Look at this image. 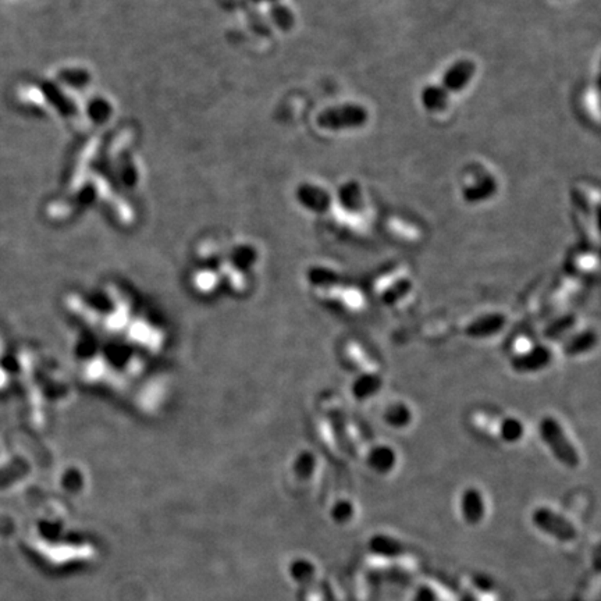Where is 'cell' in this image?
<instances>
[{"instance_id": "9c48e42d", "label": "cell", "mask_w": 601, "mask_h": 601, "mask_svg": "<svg viewBox=\"0 0 601 601\" xmlns=\"http://www.w3.org/2000/svg\"><path fill=\"white\" fill-rule=\"evenodd\" d=\"M368 550L376 557L393 560L407 554L408 546L394 536L386 533H376L368 540Z\"/></svg>"}, {"instance_id": "ba28073f", "label": "cell", "mask_w": 601, "mask_h": 601, "mask_svg": "<svg viewBox=\"0 0 601 601\" xmlns=\"http://www.w3.org/2000/svg\"><path fill=\"white\" fill-rule=\"evenodd\" d=\"M507 325V316L500 312H491L473 319L465 329V335L475 339H486L494 337L504 330Z\"/></svg>"}, {"instance_id": "52a82bcc", "label": "cell", "mask_w": 601, "mask_h": 601, "mask_svg": "<svg viewBox=\"0 0 601 601\" xmlns=\"http://www.w3.org/2000/svg\"><path fill=\"white\" fill-rule=\"evenodd\" d=\"M296 198L300 206L315 213H326L333 202L327 189L310 183H303L298 186L296 191Z\"/></svg>"}, {"instance_id": "30bf717a", "label": "cell", "mask_w": 601, "mask_h": 601, "mask_svg": "<svg viewBox=\"0 0 601 601\" xmlns=\"http://www.w3.org/2000/svg\"><path fill=\"white\" fill-rule=\"evenodd\" d=\"M397 459L395 450L386 444L372 447L366 456L368 466L378 475H388L395 468Z\"/></svg>"}, {"instance_id": "484cf974", "label": "cell", "mask_w": 601, "mask_h": 601, "mask_svg": "<svg viewBox=\"0 0 601 601\" xmlns=\"http://www.w3.org/2000/svg\"><path fill=\"white\" fill-rule=\"evenodd\" d=\"M60 81L67 86L81 89L89 84L91 75L84 69H67L60 73Z\"/></svg>"}, {"instance_id": "7402d4cb", "label": "cell", "mask_w": 601, "mask_h": 601, "mask_svg": "<svg viewBox=\"0 0 601 601\" xmlns=\"http://www.w3.org/2000/svg\"><path fill=\"white\" fill-rule=\"evenodd\" d=\"M112 112V105L105 98H94L86 106L88 117L98 124L106 123L111 118Z\"/></svg>"}, {"instance_id": "8992f818", "label": "cell", "mask_w": 601, "mask_h": 601, "mask_svg": "<svg viewBox=\"0 0 601 601\" xmlns=\"http://www.w3.org/2000/svg\"><path fill=\"white\" fill-rule=\"evenodd\" d=\"M476 74V64L469 59H461L451 64L449 70L443 74L442 86L449 94L462 92Z\"/></svg>"}, {"instance_id": "7a4b0ae2", "label": "cell", "mask_w": 601, "mask_h": 601, "mask_svg": "<svg viewBox=\"0 0 601 601\" xmlns=\"http://www.w3.org/2000/svg\"><path fill=\"white\" fill-rule=\"evenodd\" d=\"M530 522L539 532L560 543H572L579 537L576 526L560 512L546 505L536 507L530 512Z\"/></svg>"}, {"instance_id": "9a60e30c", "label": "cell", "mask_w": 601, "mask_h": 601, "mask_svg": "<svg viewBox=\"0 0 601 601\" xmlns=\"http://www.w3.org/2000/svg\"><path fill=\"white\" fill-rule=\"evenodd\" d=\"M384 423L393 429L401 430L411 425L413 419V413L411 408L404 403H395L383 413Z\"/></svg>"}, {"instance_id": "4316f807", "label": "cell", "mask_w": 601, "mask_h": 601, "mask_svg": "<svg viewBox=\"0 0 601 601\" xmlns=\"http://www.w3.org/2000/svg\"><path fill=\"white\" fill-rule=\"evenodd\" d=\"M575 322H576V318L573 316V315H565V316H561L560 319H557V320H554L547 329H546V335L544 336H547V337L550 338H557L560 337V336H563V333H566V332H569L573 326H575Z\"/></svg>"}, {"instance_id": "8fae6325", "label": "cell", "mask_w": 601, "mask_h": 601, "mask_svg": "<svg viewBox=\"0 0 601 601\" xmlns=\"http://www.w3.org/2000/svg\"><path fill=\"white\" fill-rule=\"evenodd\" d=\"M498 191V183L493 176L481 177L478 181L462 189V198L468 203H481L491 199Z\"/></svg>"}, {"instance_id": "2e32d148", "label": "cell", "mask_w": 601, "mask_h": 601, "mask_svg": "<svg viewBox=\"0 0 601 601\" xmlns=\"http://www.w3.org/2000/svg\"><path fill=\"white\" fill-rule=\"evenodd\" d=\"M338 199L348 212H359L364 208V195L361 186L355 181H348L338 189Z\"/></svg>"}, {"instance_id": "f546056e", "label": "cell", "mask_w": 601, "mask_h": 601, "mask_svg": "<svg viewBox=\"0 0 601 601\" xmlns=\"http://www.w3.org/2000/svg\"><path fill=\"white\" fill-rule=\"evenodd\" d=\"M461 601H478V599H476V597H475L473 595H471V593H466V595H465V596H464V597L461 599Z\"/></svg>"}, {"instance_id": "4fadbf2b", "label": "cell", "mask_w": 601, "mask_h": 601, "mask_svg": "<svg viewBox=\"0 0 601 601\" xmlns=\"http://www.w3.org/2000/svg\"><path fill=\"white\" fill-rule=\"evenodd\" d=\"M597 342H599L597 333L592 329H588V330H583V332L572 336L565 342L563 354L571 356V358L580 356V355H585V354L593 351L596 348Z\"/></svg>"}, {"instance_id": "3957f363", "label": "cell", "mask_w": 601, "mask_h": 601, "mask_svg": "<svg viewBox=\"0 0 601 601\" xmlns=\"http://www.w3.org/2000/svg\"><path fill=\"white\" fill-rule=\"evenodd\" d=\"M369 113L359 103H344L327 108L318 116V125L326 131L355 130L366 125Z\"/></svg>"}, {"instance_id": "ffe728a7", "label": "cell", "mask_w": 601, "mask_h": 601, "mask_svg": "<svg viewBox=\"0 0 601 601\" xmlns=\"http://www.w3.org/2000/svg\"><path fill=\"white\" fill-rule=\"evenodd\" d=\"M288 572L291 578L300 585H310L316 575V568L306 558H298L290 563Z\"/></svg>"}, {"instance_id": "277c9868", "label": "cell", "mask_w": 601, "mask_h": 601, "mask_svg": "<svg viewBox=\"0 0 601 601\" xmlns=\"http://www.w3.org/2000/svg\"><path fill=\"white\" fill-rule=\"evenodd\" d=\"M553 362V352L546 345H534L527 351L519 352L511 359V369L521 375L537 373L549 368Z\"/></svg>"}, {"instance_id": "44dd1931", "label": "cell", "mask_w": 601, "mask_h": 601, "mask_svg": "<svg viewBox=\"0 0 601 601\" xmlns=\"http://www.w3.org/2000/svg\"><path fill=\"white\" fill-rule=\"evenodd\" d=\"M355 514H356L355 504L347 498L336 501L330 510V518L337 525L349 524L355 518Z\"/></svg>"}, {"instance_id": "5b68a950", "label": "cell", "mask_w": 601, "mask_h": 601, "mask_svg": "<svg viewBox=\"0 0 601 601\" xmlns=\"http://www.w3.org/2000/svg\"><path fill=\"white\" fill-rule=\"evenodd\" d=\"M459 510L464 522L469 526L481 525L486 518V500L483 493L476 488H466L459 498Z\"/></svg>"}, {"instance_id": "83f0119b", "label": "cell", "mask_w": 601, "mask_h": 601, "mask_svg": "<svg viewBox=\"0 0 601 601\" xmlns=\"http://www.w3.org/2000/svg\"><path fill=\"white\" fill-rule=\"evenodd\" d=\"M121 180L125 186L133 187L137 184L138 181V174H137V169L135 166L131 163V160H128L127 163L121 164Z\"/></svg>"}, {"instance_id": "7c38bea8", "label": "cell", "mask_w": 601, "mask_h": 601, "mask_svg": "<svg viewBox=\"0 0 601 601\" xmlns=\"http://www.w3.org/2000/svg\"><path fill=\"white\" fill-rule=\"evenodd\" d=\"M383 387L381 376L373 372H365L358 376L351 384V394L358 401H365L380 393Z\"/></svg>"}, {"instance_id": "603a6c76", "label": "cell", "mask_w": 601, "mask_h": 601, "mask_svg": "<svg viewBox=\"0 0 601 601\" xmlns=\"http://www.w3.org/2000/svg\"><path fill=\"white\" fill-rule=\"evenodd\" d=\"M270 16L273 23L283 31H290L293 30L294 24H296V16L294 13L284 4L276 3L270 7Z\"/></svg>"}, {"instance_id": "cb8c5ba5", "label": "cell", "mask_w": 601, "mask_h": 601, "mask_svg": "<svg viewBox=\"0 0 601 601\" xmlns=\"http://www.w3.org/2000/svg\"><path fill=\"white\" fill-rule=\"evenodd\" d=\"M45 92H46V95L49 96V101H50V103L59 111V113H62L63 116H66V117H70V116H73L75 113V106L59 91V88H55L53 85H50V84H46V86H45Z\"/></svg>"}, {"instance_id": "ac0fdd59", "label": "cell", "mask_w": 601, "mask_h": 601, "mask_svg": "<svg viewBox=\"0 0 601 601\" xmlns=\"http://www.w3.org/2000/svg\"><path fill=\"white\" fill-rule=\"evenodd\" d=\"M412 281L407 277H403L397 281H394L391 286H388L381 294L380 300L386 306H394L400 303L405 297H408L412 291Z\"/></svg>"}, {"instance_id": "6da1fadb", "label": "cell", "mask_w": 601, "mask_h": 601, "mask_svg": "<svg viewBox=\"0 0 601 601\" xmlns=\"http://www.w3.org/2000/svg\"><path fill=\"white\" fill-rule=\"evenodd\" d=\"M539 436L561 465L571 469L580 465V455L557 417L551 415L544 416L539 423Z\"/></svg>"}, {"instance_id": "5bb4252c", "label": "cell", "mask_w": 601, "mask_h": 601, "mask_svg": "<svg viewBox=\"0 0 601 601\" xmlns=\"http://www.w3.org/2000/svg\"><path fill=\"white\" fill-rule=\"evenodd\" d=\"M420 103L427 112H443L449 108L450 94L442 85H427L420 92Z\"/></svg>"}, {"instance_id": "4dcf8cb0", "label": "cell", "mask_w": 601, "mask_h": 601, "mask_svg": "<svg viewBox=\"0 0 601 601\" xmlns=\"http://www.w3.org/2000/svg\"><path fill=\"white\" fill-rule=\"evenodd\" d=\"M254 1H266V3H276L279 0H254Z\"/></svg>"}, {"instance_id": "f1b7e54d", "label": "cell", "mask_w": 601, "mask_h": 601, "mask_svg": "<svg viewBox=\"0 0 601 601\" xmlns=\"http://www.w3.org/2000/svg\"><path fill=\"white\" fill-rule=\"evenodd\" d=\"M411 601H439L437 599V593L436 590L429 586V585H420L415 595H413L412 600Z\"/></svg>"}, {"instance_id": "e0dca14e", "label": "cell", "mask_w": 601, "mask_h": 601, "mask_svg": "<svg viewBox=\"0 0 601 601\" xmlns=\"http://www.w3.org/2000/svg\"><path fill=\"white\" fill-rule=\"evenodd\" d=\"M498 436L507 444H517L525 437V425L517 416H507L498 425Z\"/></svg>"}, {"instance_id": "d6986e66", "label": "cell", "mask_w": 601, "mask_h": 601, "mask_svg": "<svg viewBox=\"0 0 601 601\" xmlns=\"http://www.w3.org/2000/svg\"><path fill=\"white\" fill-rule=\"evenodd\" d=\"M308 280L315 287L330 288V287H336L341 283V276L337 271L329 267L315 266L308 271Z\"/></svg>"}, {"instance_id": "d4e9b609", "label": "cell", "mask_w": 601, "mask_h": 601, "mask_svg": "<svg viewBox=\"0 0 601 601\" xmlns=\"http://www.w3.org/2000/svg\"><path fill=\"white\" fill-rule=\"evenodd\" d=\"M294 471L300 481H308L316 471V456L313 452H300L294 464Z\"/></svg>"}]
</instances>
